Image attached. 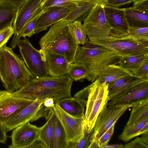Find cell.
I'll use <instances>...</instances> for the list:
<instances>
[{"mask_svg":"<svg viewBox=\"0 0 148 148\" xmlns=\"http://www.w3.org/2000/svg\"><path fill=\"white\" fill-rule=\"evenodd\" d=\"M73 80L66 75L62 77H36L19 90L15 95L35 100L52 98L56 101L71 97Z\"/></svg>","mask_w":148,"mask_h":148,"instance_id":"cell-1","label":"cell"},{"mask_svg":"<svg viewBox=\"0 0 148 148\" xmlns=\"http://www.w3.org/2000/svg\"><path fill=\"white\" fill-rule=\"evenodd\" d=\"M36 77L12 48H0V79L6 90L16 92Z\"/></svg>","mask_w":148,"mask_h":148,"instance_id":"cell-2","label":"cell"},{"mask_svg":"<svg viewBox=\"0 0 148 148\" xmlns=\"http://www.w3.org/2000/svg\"><path fill=\"white\" fill-rule=\"evenodd\" d=\"M71 22L63 20L52 25L40 38L42 52L49 51L64 56L69 64L73 63L79 46L70 29Z\"/></svg>","mask_w":148,"mask_h":148,"instance_id":"cell-3","label":"cell"},{"mask_svg":"<svg viewBox=\"0 0 148 148\" xmlns=\"http://www.w3.org/2000/svg\"><path fill=\"white\" fill-rule=\"evenodd\" d=\"M121 58L104 47L88 42L79 46L73 63L86 66L88 71L86 79L92 83L105 68L110 65L118 64Z\"/></svg>","mask_w":148,"mask_h":148,"instance_id":"cell-4","label":"cell"},{"mask_svg":"<svg viewBox=\"0 0 148 148\" xmlns=\"http://www.w3.org/2000/svg\"><path fill=\"white\" fill-rule=\"evenodd\" d=\"M109 101L108 84L97 79L89 85L84 119L87 131L94 128L97 117Z\"/></svg>","mask_w":148,"mask_h":148,"instance_id":"cell-5","label":"cell"},{"mask_svg":"<svg viewBox=\"0 0 148 148\" xmlns=\"http://www.w3.org/2000/svg\"><path fill=\"white\" fill-rule=\"evenodd\" d=\"M103 3L95 4L84 20L83 27L90 42L103 41L110 37L112 28L107 21Z\"/></svg>","mask_w":148,"mask_h":148,"instance_id":"cell-6","label":"cell"},{"mask_svg":"<svg viewBox=\"0 0 148 148\" xmlns=\"http://www.w3.org/2000/svg\"><path fill=\"white\" fill-rule=\"evenodd\" d=\"M89 42L104 47L121 57L148 54V43L130 38L110 36L106 40Z\"/></svg>","mask_w":148,"mask_h":148,"instance_id":"cell-7","label":"cell"},{"mask_svg":"<svg viewBox=\"0 0 148 148\" xmlns=\"http://www.w3.org/2000/svg\"><path fill=\"white\" fill-rule=\"evenodd\" d=\"M62 126L66 134L68 143L78 142L87 130L84 117L73 116L63 110L57 104L49 108Z\"/></svg>","mask_w":148,"mask_h":148,"instance_id":"cell-8","label":"cell"},{"mask_svg":"<svg viewBox=\"0 0 148 148\" xmlns=\"http://www.w3.org/2000/svg\"><path fill=\"white\" fill-rule=\"evenodd\" d=\"M17 46L27 67L36 77L48 75L45 57L40 50L35 49L26 38L21 39Z\"/></svg>","mask_w":148,"mask_h":148,"instance_id":"cell-9","label":"cell"},{"mask_svg":"<svg viewBox=\"0 0 148 148\" xmlns=\"http://www.w3.org/2000/svg\"><path fill=\"white\" fill-rule=\"evenodd\" d=\"M44 100H36L23 108L13 116L4 125L7 132L16 127L42 117L46 119L50 114L49 108L43 104Z\"/></svg>","mask_w":148,"mask_h":148,"instance_id":"cell-10","label":"cell"},{"mask_svg":"<svg viewBox=\"0 0 148 148\" xmlns=\"http://www.w3.org/2000/svg\"><path fill=\"white\" fill-rule=\"evenodd\" d=\"M34 101L15 95L6 90H0V123L3 125L19 111Z\"/></svg>","mask_w":148,"mask_h":148,"instance_id":"cell-11","label":"cell"},{"mask_svg":"<svg viewBox=\"0 0 148 148\" xmlns=\"http://www.w3.org/2000/svg\"><path fill=\"white\" fill-rule=\"evenodd\" d=\"M42 0H27L16 11L12 26L14 36L10 46L14 49L21 39L19 36L39 6Z\"/></svg>","mask_w":148,"mask_h":148,"instance_id":"cell-12","label":"cell"},{"mask_svg":"<svg viewBox=\"0 0 148 148\" xmlns=\"http://www.w3.org/2000/svg\"><path fill=\"white\" fill-rule=\"evenodd\" d=\"M131 105L106 107L99 114L94 128L93 136L98 139L120 117Z\"/></svg>","mask_w":148,"mask_h":148,"instance_id":"cell-13","label":"cell"},{"mask_svg":"<svg viewBox=\"0 0 148 148\" xmlns=\"http://www.w3.org/2000/svg\"><path fill=\"white\" fill-rule=\"evenodd\" d=\"M39 127L28 122L14 129L10 137V148H26L38 138Z\"/></svg>","mask_w":148,"mask_h":148,"instance_id":"cell-14","label":"cell"},{"mask_svg":"<svg viewBox=\"0 0 148 148\" xmlns=\"http://www.w3.org/2000/svg\"><path fill=\"white\" fill-rule=\"evenodd\" d=\"M104 10L106 19L112 28L110 36H116L127 32L129 26L125 16V8L105 5Z\"/></svg>","mask_w":148,"mask_h":148,"instance_id":"cell-15","label":"cell"},{"mask_svg":"<svg viewBox=\"0 0 148 148\" xmlns=\"http://www.w3.org/2000/svg\"><path fill=\"white\" fill-rule=\"evenodd\" d=\"M148 98V81L141 83L121 95L110 100L108 106H133Z\"/></svg>","mask_w":148,"mask_h":148,"instance_id":"cell-16","label":"cell"},{"mask_svg":"<svg viewBox=\"0 0 148 148\" xmlns=\"http://www.w3.org/2000/svg\"><path fill=\"white\" fill-rule=\"evenodd\" d=\"M70 10L58 6L49 8L40 16L36 24L34 34L46 30L49 26L63 20Z\"/></svg>","mask_w":148,"mask_h":148,"instance_id":"cell-17","label":"cell"},{"mask_svg":"<svg viewBox=\"0 0 148 148\" xmlns=\"http://www.w3.org/2000/svg\"><path fill=\"white\" fill-rule=\"evenodd\" d=\"M147 81H148V78L131 74L108 83L109 101L125 93L136 85Z\"/></svg>","mask_w":148,"mask_h":148,"instance_id":"cell-18","label":"cell"},{"mask_svg":"<svg viewBox=\"0 0 148 148\" xmlns=\"http://www.w3.org/2000/svg\"><path fill=\"white\" fill-rule=\"evenodd\" d=\"M42 52L46 60L48 75L62 77L67 74L70 64L64 56L49 51Z\"/></svg>","mask_w":148,"mask_h":148,"instance_id":"cell-19","label":"cell"},{"mask_svg":"<svg viewBox=\"0 0 148 148\" xmlns=\"http://www.w3.org/2000/svg\"><path fill=\"white\" fill-rule=\"evenodd\" d=\"M69 114L77 117H84L86 104L74 97L65 98L55 102Z\"/></svg>","mask_w":148,"mask_h":148,"instance_id":"cell-20","label":"cell"},{"mask_svg":"<svg viewBox=\"0 0 148 148\" xmlns=\"http://www.w3.org/2000/svg\"><path fill=\"white\" fill-rule=\"evenodd\" d=\"M132 74L118 64L108 65L99 74L97 79L101 83H108L120 78Z\"/></svg>","mask_w":148,"mask_h":148,"instance_id":"cell-21","label":"cell"},{"mask_svg":"<svg viewBox=\"0 0 148 148\" xmlns=\"http://www.w3.org/2000/svg\"><path fill=\"white\" fill-rule=\"evenodd\" d=\"M126 20L129 27H148V13L132 7L125 8Z\"/></svg>","mask_w":148,"mask_h":148,"instance_id":"cell-22","label":"cell"},{"mask_svg":"<svg viewBox=\"0 0 148 148\" xmlns=\"http://www.w3.org/2000/svg\"><path fill=\"white\" fill-rule=\"evenodd\" d=\"M126 125H131L148 118V98L133 105Z\"/></svg>","mask_w":148,"mask_h":148,"instance_id":"cell-23","label":"cell"},{"mask_svg":"<svg viewBox=\"0 0 148 148\" xmlns=\"http://www.w3.org/2000/svg\"><path fill=\"white\" fill-rule=\"evenodd\" d=\"M16 10L12 5L0 2V31L12 26Z\"/></svg>","mask_w":148,"mask_h":148,"instance_id":"cell-24","label":"cell"},{"mask_svg":"<svg viewBox=\"0 0 148 148\" xmlns=\"http://www.w3.org/2000/svg\"><path fill=\"white\" fill-rule=\"evenodd\" d=\"M96 4L89 2H79L78 5L70 10L64 20L72 23L75 21H84L90 11Z\"/></svg>","mask_w":148,"mask_h":148,"instance_id":"cell-25","label":"cell"},{"mask_svg":"<svg viewBox=\"0 0 148 148\" xmlns=\"http://www.w3.org/2000/svg\"><path fill=\"white\" fill-rule=\"evenodd\" d=\"M147 59H148V54L122 57L118 64L133 74Z\"/></svg>","mask_w":148,"mask_h":148,"instance_id":"cell-26","label":"cell"},{"mask_svg":"<svg viewBox=\"0 0 148 148\" xmlns=\"http://www.w3.org/2000/svg\"><path fill=\"white\" fill-rule=\"evenodd\" d=\"M68 145L69 143L66 140L65 131L59 121L55 115L52 148H68Z\"/></svg>","mask_w":148,"mask_h":148,"instance_id":"cell-27","label":"cell"},{"mask_svg":"<svg viewBox=\"0 0 148 148\" xmlns=\"http://www.w3.org/2000/svg\"><path fill=\"white\" fill-rule=\"evenodd\" d=\"M54 116V114L51 112L45 123L39 127L38 138L45 144L47 148H52Z\"/></svg>","mask_w":148,"mask_h":148,"instance_id":"cell-28","label":"cell"},{"mask_svg":"<svg viewBox=\"0 0 148 148\" xmlns=\"http://www.w3.org/2000/svg\"><path fill=\"white\" fill-rule=\"evenodd\" d=\"M148 123V118L137 123L131 125H125L119 138L125 142L140 135V132L143 127Z\"/></svg>","mask_w":148,"mask_h":148,"instance_id":"cell-29","label":"cell"},{"mask_svg":"<svg viewBox=\"0 0 148 148\" xmlns=\"http://www.w3.org/2000/svg\"><path fill=\"white\" fill-rule=\"evenodd\" d=\"M114 37L119 38H130L148 43V27H129L126 33Z\"/></svg>","mask_w":148,"mask_h":148,"instance_id":"cell-30","label":"cell"},{"mask_svg":"<svg viewBox=\"0 0 148 148\" xmlns=\"http://www.w3.org/2000/svg\"><path fill=\"white\" fill-rule=\"evenodd\" d=\"M69 26L77 44L83 45L89 42V40L81 22L75 21L70 23Z\"/></svg>","mask_w":148,"mask_h":148,"instance_id":"cell-31","label":"cell"},{"mask_svg":"<svg viewBox=\"0 0 148 148\" xmlns=\"http://www.w3.org/2000/svg\"><path fill=\"white\" fill-rule=\"evenodd\" d=\"M79 3V2L69 0H42L39 7L46 10L50 7L58 6L68 9L70 11L75 8Z\"/></svg>","mask_w":148,"mask_h":148,"instance_id":"cell-32","label":"cell"},{"mask_svg":"<svg viewBox=\"0 0 148 148\" xmlns=\"http://www.w3.org/2000/svg\"><path fill=\"white\" fill-rule=\"evenodd\" d=\"M67 74L73 81H79L86 79L88 71L84 65L73 63L69 64Z\"/></svg>","mask_w":148,"mask_h":148,"instance_id":"cell-33","label":"cell"},{"mask_svg":"<svg viewBox=\"0 0 148 148\" xmlns=\"http://www.w3.org/2000/svg\"><path fill=\"white\" fill-rule=\"evenodd\" d=\"M46 10L43 9L39 6L20 34L19 36L20 39L21 37H30L34 34V29L37 21L41 15Z\"/></svg>","mask_w":148,"mask_h":148,"instance_id":"cell-34","label":"cell"},{"mask_svg":"<svg viewBox=\"0 0 148 148\" xmlns=\"http://www.w3.org/2000/svg\"><path fill=\"white\" fill-rule=\"evenodd\" d=\"M94 132V128L89 132L86 130L78 142L69 143L68 148H88L93 136Z\"/></svg>","mask_w":148,"mask_h":148,"instance_id":"cell-35","label":"cell"},{"mask_svg":"<svg viewBox=\"0 0 148 148\" xmlns=\"http://www.w3.org/2000/svg\"><path fill=\"white\" fill-rule=\"evenodd\" d=\"M137 137L134 140L126 144L125 148H148V133Z\"/></svg>","mask_w":148,"mask_h":148,"instance_id":"cell-36","label":"cell"},{"mask_svg":"<svg viewBox=\"0 0 148 148\" xmlns=\"http://www.w3.org/2000/svg\"><path fill=\"white\" fill-rule=\"evenodd\" d=\"M14 34V31L12 26L0 31V48L7 44Z\"/></svg>","mask_w":148,"mask_h":148,"instance_id":"cell-37","label":"cell"},{"mask_svg":"<svg viewBox=\"0 0 148 148\" xmlns=\"http://www.w3.org/2000/svg\"><path fill=\"white\" fill-rule=\"evenodd\" d=\"M115 125L112 126L98 139L101 148H103L108 145V143L114 133Z\"/></svg>","mask_w":148,"mask_h":148,"instance_id":"cell-38","label":"cell"},{"mask_svg":"<svg viewBox=\"0 0 148 148\" xmlns=\"http://www.w3.org/2000/svg\"><path fill=\"white\" fill-rule=\"evenodd\" d=\"M135 0H104L103 3L107 5L117 8L129 5Z\"/></svg>","mask_w":148,"mask_h":148,"instance_id":"cell-39","label":"cell"},{"mask_svg":"<svg viewBox=\"0 0 148 148\" xmlns=\"http://www.w3.org/2000/svg\"><path fill=\"white\" fill-rule=\"evenodd\" d=\"M133 75L138 77L148 78V59L144 62Z\"/></svg>","mask_w":148,"mask_h":148,"instance_id":"cell-40","label":"cell"},{"mask_svg":"<svg viewBox=\"0 0 148 148\" xmlns=\"http://www.w3.org/2000/svg\"><path fill=\"white\" fill-rule=\"evenodd\" d=\"M133 3L132 8L148 13V0H135Z\"/></svg>","mask_w":148,"mask_h":148,"instance_id":"cell-41","label":"cell"},{"mask_svg":"<svg viewBox=\"0 0 148 148\" xmlns=\"http://www.w3.org/2000/svg\"><path fill=\"white\" fill-rule=\"evenodd\" d=\"M89 88V85L77 92L73 97L86 104L88 95Z\"/></svg>","mask_w":148,"mask_h":148,"instance_id":"cell-42","label":"cell"},{"mask_svg":"<svg viewBox=\"0 0 148 148\" xmlns=\"http://www.w3.org/2000/svg\"><path fill=\"white\" fill-rule=\"evenodd\" d=\"M27 0H0V2L9 3L13 5L17 11Z\"/></svg>","mask_w":148,"mask_h":148,"instance_id":"cell-43","label":"cell"},{"mask_svg":"<svg viewBox=\"0 0 148 148\" xmlns=\"http://www.w3.org/2000/svg\"><path fill=\"white\" fill-rule=\"evenodd\" d=\"M26 148H47V147L45 144L38 138Z\"/></svg>","mask_w":148,"mask_h":148,"instance_id":"cell-44","label":"cell"},{"mask_svg":"<svg viewBox=\"0 0 148 148\" xmlns=\"http://www.w3.org/2000/svg\"><path fill=\"white\" fill-rule=\"evenodd\" d=\"M3 125L0 123V143L5 144L7 140V136Z\"/></svg>","mask_w":148,"mask_h":148,"instance_id":"cell-45","label":"cell"},{"mask_svg":"<svg viewBox=\"0 0 148 148\" xmlns=\"http://www.w3.org/2000/svg\"><path fill=\"white\" fill-rule=\"evenodd\" d=\"M88 148H101L98 139L96 137L93 136Z\"/></svg>","mask_w":148,"mask_h":148,"instance_id":"cell-46","label":"cell"},{"mask_svg":"<svg viewBox=\"0 0 148 148\" xmlns=\"http://www.w3.org/2000/svg\"><path fill=\"white\" fill-rule=\"evenodd\" d=\"M43 104L46 107L48 108L52 107L55 104L54 100L52 98H46L44 100Z\"/></svg>","mask_w":148,"mask_h":148,"instance_id":"cell-47","label":"cell"},{"mask_svg":"<svg viewBox=\"0 0 148 148\" xmlns=\"http://www.w3.org/2000/svg\"><path fill=\"white\" fill-rule=\"evenodd\" d=\"M78 2H89L94 3H103L104 0H69Z\"/></svg>","mask_w":148,"mask_h":148,"instance_id":"cell-48","label":"cell"},{"mask_svg":"<svg viewBox=\"0 0 148 148\" xmlns=\"http://www.w3.org/2000/svg\"><path fill=\"white\" fill-rule=\"evenodd\" d=\"M124 146L122 144H116L105 146L103 148H123Z\"/></svg>","mask_w":148,"mask_h":148,"instance_id":"cell-49","label":"cell"}]
</instances>
